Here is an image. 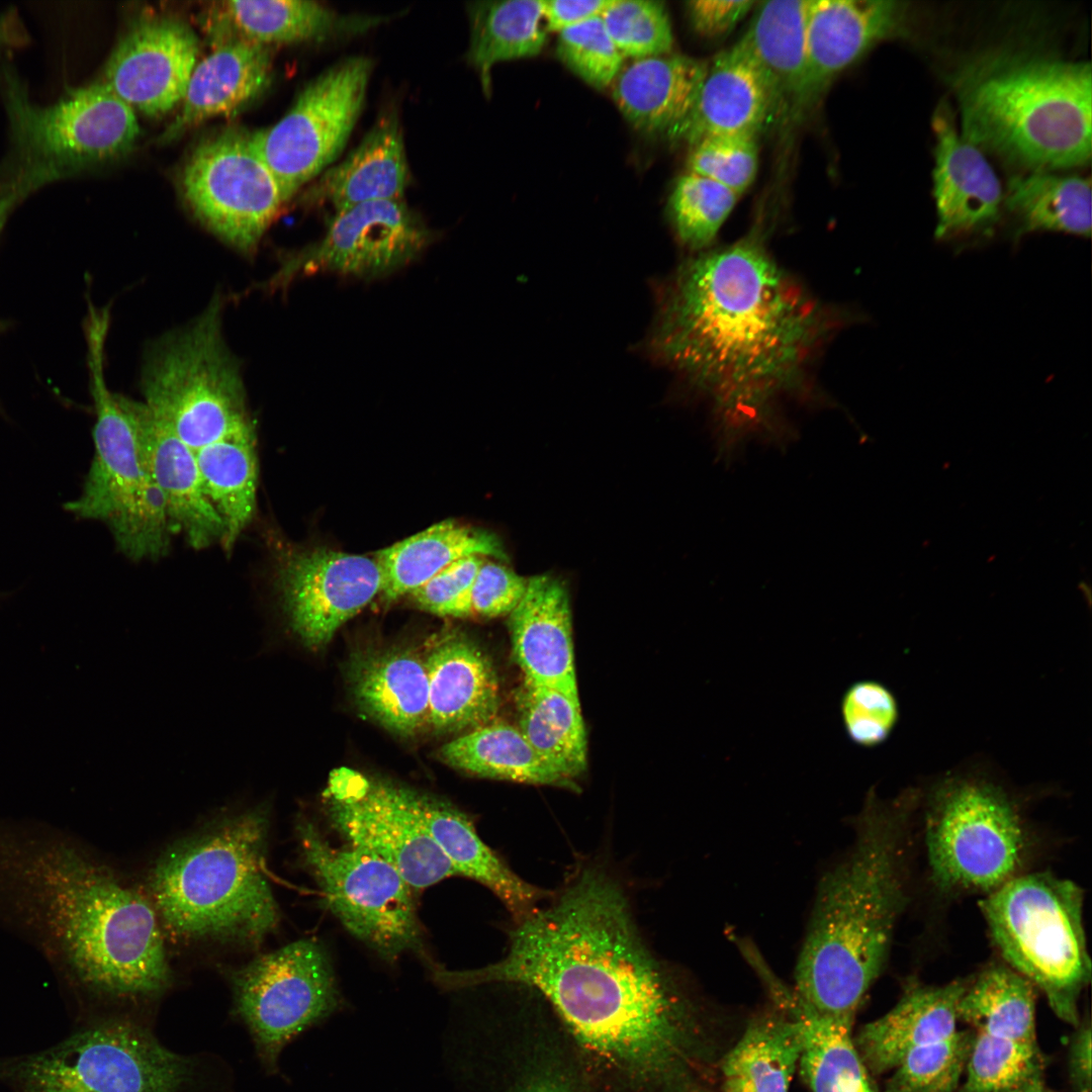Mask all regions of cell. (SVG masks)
<instances>
[{
	"mask_svg": "<svg viewBox=\"0 0 1092 1092\" xmlns=\"http://www.w3.org/2000/svg\"><path fill=\"white\" fill-rule=\"evenodd\" d=\"M470 38L468 64L485 93L490 73L499 62L537 56L547 37L542 0L479 1L468 5Z\"/></svg>",
	"mask_w": 1092,
	"mask_h": 1092,
	"instance_id": "74e56055",
	"label": "cell"
},
{
	"mask_svg": "<svg viewBox=\"0 0 1092 1092\" xmlns=\"http://www.w3.org/2000/svg\"><path fill=\"white\" fill-rule=\"evenodd\" d=\"M441 759L460 770L496 780L532 785H573L549 765L529 744L518 727L490 722L447 742Z\"/></svg>",
	"mask_w": 1092,
	"mask_h": 1092,
	"instance_id": "60d3db41",
	"label": "cell"
},
{
	"mask_svg": "<svg viewBox=\"0 0 1092 1092\" xmlns=\"http://www.w3.org/2000/svg\"><path fill=\"white\" fill-rule=\"evenodd\" d=\"M0 95L8 125L0 196L16 204L44 186L120 158L140 134L134 110L102 81L39 104L5 61Z\"/></svg>",
	"mask_w": 1092,
	"mask_h": 1092,
	"instance_id": "52a82bcc",
	"label": "cell"
},
{
	"mask_svg": "<svg viewBox=\"0 0 1092 1092\" xmlns=\"http://www.w3.org/2000/svg\"><path fill=\"white\" fill-rule=\"evenodd\" d=\"M456 982L542 995L613 1086L696 1092L698 1004L681 974L648 946L623 885L603 866L580 867L515 922L499 961L458 971Z\"/></svg>",
	"mask_w": 1092,
	"mask_h": 1092,
	"instance_id": "6da1fadb",
	"label": "cell"
},
{
	"mask_svg": "<svg viewBox=\"0 0 1092 1092\" xmlns=\"http://www.w3.org/2000/svg\"><path fill=\"white\" fill-rule=\"evenodd\" d=\"M556 51L568 69L599 90L611 86L624 66L602 16L559 31Z\"/></svg>",
	"mask_w": 1092,
	"mask_h": 1092,
	"instance_id": "c3c4849f",
	"label": "cell"
},
{
	"mask_svg": "<svg viewBox=\"0 0 1092 1092\" xmlns=\"http://www.w3.org/2000/svg\"><path fill=\"white\" fill-rule=\"evenodd\" d=\"M840 711L848 738L868 748L884 743L899 720V705L894 694L872 679L849 686L842 696Z\"/></svg>",
	"mask_w": 1092,
	"mask_h": 1092,
	"instance_id": "681fc988",
	"label": "cell"
},
{
	"mask_svg": "<svg viewBox=\"0 0 1092 1092\" xmlns=\"http://www.w3.org/2000/svg\"><path fill=\"white\" fill-rule=\"evenodd\" d=\"M518 728L549 765L572 782L587 764V741L578 695L526 679L516 695Z\"/></svg>",
	"mask_w": 1092,
	"mask_h": 1092,
	"instance_id": "e575fe53",
	"label": "cell"
},
{
	"mask_svg": "<svg viewBox=\"0 0 1092 1092\" xmlns=\"http://www.w3.org/2000/svg\"><path fill=\"white\" fill-rule=\"evenodd\" d=\"M774 120V102L764 80L734 44L708 63L689 112L665 135L693 147L714 136L756 138Z\"/></svg>",
	"mask_w": 1092,
	"mask_h": 1092,
	"instance_id": "603a6c76",
	"label": "cell"
},
{
	"mask_svg": "<svg viewBox=\"0 0 1092 1092\" xmlns=\"http://www.w3.org/2000/svg\"><path fill=\"white\" fill-rule=\"evenodd\" d=\"M1034 985L1005 963H992L968 980L958 1016L988 1035L1036 1045Z\"/></svg>",
	"mask_w": 1092,
	"mask_h": 1092,
	"instance_id": "b9f144b4",
	"label": "cell"
},
{
	"mask_svg": "<svg viewBox=\"0 0 1092 1092\" xmlns=\"http://www.w3.org/2000/svg\"><path fill=\"white\" fill-rule=\"evenodd\" d=\"M350 681L358 706L386 729L413 735L428 725L426 666L404 648L371 650L355 656Z\"/></svg>",
	"mask_w": 1092,
	"mask_h": 1092,
	"instance_id": "d6a6232c",
	"label": "cell"
},
{
	"mask_svg": "<svg viewBox=\"0 0 1092 1092\" xmlns=\"http://www.w3.org/2000/svg\"><path fill=\"white\" fill-rule=\"evenodd\" d=\"M1036 1045L975 1031L966 1077L957 1092H1053Z\"/></svg>",
	"mask_w": 1092,
	"mask_h": 1092,
	"instance_id": "ee69618b",
	"label": "cell"
},
{
	"mask_svg": "<svg viewBox=\"0 0 1092 1092\" xmlns=\"http://www.w3.org/2000/svg\"><path fill=\"white\" fill-rule=\"evenodd\" d=\"M371 59L346 58L311 80L275 124L250 133L286 201L344 149L364 106Z\"/></svg>",
	"mask_w": 1092,
	"mask_h": 1092,
	"instance_id": "5bb4252c",
	"label": "cell"
},
{
	"mask_svg": "<svg viewBox=\"0 0 1092 1092\" xmlns=\"http://www.w3.org/2000/svg\"><path fill=\"white\" fill-rule=\"evenodd\" d=\"M410 790L341 767L324 797L331 825L348 846L384 859L414 890H423L456 872L426 830Z\"/></svg>",
	"mask_w": 1092,
	"mask_h": 1092,
	"instance_id": "2e32d148",
	"label": "cell"
},
{
	"mask_svg": "<svg viewBox=\"0 0 1092 1092\" xmlns=\"http://www.w3.org/2000/svg\"><path fill=\"white\" fill-rule=\"evenodd\" d=\"M512 652L524 679L578 695L571 608L565 583L542 574L510 614Z\"/></svg>",
	"mask_w": 1092,
	"mask_h": 1092,
	"instance_id": "d4e9b609",
	"label": "cell"
},
{
	"mask_svg": "<svg viewBox=\"0 0 1092 1092\" xmlns=\"http://www.w3.org/2000/svg\"><path fill=\"white\" fill-rule=\"evenodd\" d=\"M739 195L703 176L679 177L669 198V212L679 241L692 250L707 248L733 210Z\"/></svg>",
	"mask_w": 1092,
	"mask_h": 1092,
	"instance_id": "f6af8a7d",
	"label": "cell"
},
{
	"mask_svg": "<svg viewBox=\"0 0 1092 1092\" xmlns=\"http://www.w3.org/2000/svg\"><path fill=\"white\" fill-rule=\"evenodd\" d=\"M296 833L326 905L353 936L386 961L422 952L415 890L396 869L368 851L331 845L307 820Z\"/></svg>",
	"mask_w": 1092,
	"mask_h": 1092,
	"instance_id": "4fadbf2b",
	"label": "cell"
},
{
	"mask_svg": "<svg viewBox=\"0 0 1092 1092\" xmlns=\"http://www.w3.org/2000/svg\"><path fill=\"white\" fill-rule=\"evenodd\" d=\"M0 914L93 990L153 996L170 984L149 897L65 836L0 825Z\"/></svg>",
	"mask_w": 1092,
	"mask_h": 1092,
	"instance_id": "3957f363",
	"label": "cell"
},
{
	"mask_svg": "<svg viewBox=\"0 0 1092 1092\" xmlns=\"http://www.w3.org/2000/svg\"><path fill=\"white\" fill-rule=\"evenodd\" d=\"M975 1032L956 1031L910 1051L893 1070L882 1092H957Z\"/></svg>",
	"mask_w": 1092,
	"mask_h": 1092,
	"instance_id": "bcb514c9",
	"label": "cell"
},
{
	"mask_svg": "<svg viewBox=\"0 0 1092 1092\" xmlns=\"http://www.w3.org/2000/svg\"><path fill=\"white\" fill-rule=\"evenodd\" d=\"M27 40L24 25L15 10L0 12V67L8 53Z\"/></svg>",
	"mask_w": 1092,
	"mask_h": 1092,
	"instance_id": "6f0895ef",
	"label": "cell"
},
{
	"mask_svg": "<svg viewBox=\"0 0 1092 1092\" xmlns=\"http://www.w3.org/2000/svg\"><path fill=\"white\" fill-rule=\"evenodd\" d=\"M1003 205L1019 221L1016 237L1038 231L1091 236L1090 178L1022 171L1008 180Z\"/></svg>",
	"mask_w": 1092,
	"mask_h": 1092,
	"instance_id": "f35d334b",
	"label": "cell"
},
{
	"mask_svg": "<svg viewBox=\"0 0 1092 1092\" xmlns=\"http://www.w3.org/2000/svg\"><path fill=\"white\" fill-rule=\"evenodd\" d=\"M483 558L458 559L410 595L421 609L432 614L458 618L471 616V587Z\"/></svg>",
	"mask_w": 1092,
	"mask_h": 1092,
	"instance_id": "816d5d0a",
	"label": "cell"
},
{
	"mask_svg": "<svg viewBox=\"0 0 1092 1092\" xmlns=\"http://www.w3.org/2000/svg\"><path fill=\"white\" fill-rule=\"evenodd\" d=\"M689 172L715 181L736 194L753 182L758 167L755 136L725 135L702 140L692 147Z\"/></svg>",
	"mask_w": 1092,
	"mask_h": 1092,
	"instance_id": "f907efd6",
	"label": "cell"
},
{
	"mask_svg": "<svg viewBox=\"0 0 1092 1092\" xmlns=\"http://www.w3.org/2000/svg\"><path fill=\"white\" fill-rule=\"evenodd\" d=\"M779 1007L753 1019L723 1061L724 1079L744 1092H789L803 1033L799 1019Z\"/></svg>",
	"mask_w": 1092,
	"mask_h": 1092,
	"instance_id": "d590c367",
	"label": "cell"
},
{
	"mask_svg": "<svg viewBox=\"0 0 1092 1092\" xmlns=\"http://www.w3.org/2000/svg\"><path fill=\"white\" fill-rule=\"evenodd\" d=\"M230 980L235 1011L270 1068L290 1040L341 1005L330 958L312 939L261 954L232 971Z\"/></svg>",
	"mask_w": 1092,
	"mask_h": 1092,
	"instance_id": "9a60e30c",
	"label": "cell"
},
{
	"mask_svg": "<svg viewBox=\"0 0 1092 1092\" xmlns=\"http://www.w3.org/2000/svg\"><path fill=\"white\" fill-rule=\"evenodd\" d=\"M506 559L500 541L487 531L453 520L437 523L375 553L386 602L410 595L454 561L468 557Z\"/></svg>",
	"mask_w": 1092,
	"mask_h": 1092,
	"instance_id": "836d02e7",
	"label": "cell"
},
{
	"mask_svg": "<svg viewBox=\"0 0 1092 1092\" xmlns=\"http://www.w3.org/2000/svg\"><path fill=\"white\" fill-rule=\"evenodd\" d=\"M602 19L624 59L639 60L671 52L672 29L661 1L614 0Z\"/></svg>",
	"mask_w": 1092,
	"mask_h": 1092,
	"instance_id": "7dc6e473",
	"label": "cell"
},
{
	"mask_svg": "<svg viewBox=\"0 0 1092 1092\" xmlns=\"http://www.w3.org/2000/svg\"><path fill=\"white\" fill-rule=\"evenodd\" d=\"M181 189L196 217L244 252L257 247L287 202L250 133L239 129L224 130L194 149L182 170Z\"/></svg>",
	"mask_w": 1092,
	"mask_h": 1092,
	"instance_id": "e0dca14e",
	"label": "cell"
},
{
	"mask_svg": "<svg viewBox=\"0 0 1092 1092\" xmlns=\"http://www.w3.org/2000/svg\"><path fill=\"white\" fill-rule=\"evenodd\" d=\"M422 822L456 875L490 890L515 922L533 913L553 894L520 878L478 835L470 818L451 803L410 790Z\"/></svg>",
	"mask_w": 1092,
	"mask_h": 1092,
	"instance_id": "4316f807",
	"label": "cell"
},
{
	"mask_svg": "<svg viewBox=\"0 0 1092 1092\" xmlns=\"http://www.w3.org/2000/svg\"><path fill=\"white\" fill-rule=\"evenodd\" d=\"M224 10L239 37L265 47L325 40L375 23L374 18L347 17L308 0H233L224 3Z\"/></svg>",
	"mask_w": 1092,
	"mask_h": 1092,
	"instance_id": "ab89813d",
	"label": "cell"
},
{
	"mask_svg": "<svg viewBox=\"0 0 1092 1092\" xmlns=\"http://www.w3.org/2000/svg\"><path fill=\"white\" fill-rule=\"evenodd\" d=\"M906 14L892 0H808L806 103L876 42L897 32Z\"/></svg>",
	"mask_w": 1092,
	"mask_h": 1092,
	"instance_id": "cb8c5ba5",
	"label": "cell"
},
{
	"mask_svg": "<svg viewBox=\"0 0 1092 1092\" xmlns=\"http://www.w3.org/2000/svg\"><path fill=\"white\" fill-rule=\"evenodd\" d=\"M807 4L808 0L760 3L735 43L764 80L776 120L794 118L807 108Z\"/></svg>",
	"mask_w": 1092,
	"mask_h": 1092,
	"instance_id": "f1b7e54d",
	"label": "cell"
},
{
	"mask_svg": "<svg viewBox=\"0 0 1092 1092\" xmlns=\"http://www.w3.org/2000/svg\"><path fill=\"white\" fill-rule=\"evenodd\" d=\"M751 0H695L687 3L694 29L706 37L729 32L752 9Z\"/></svg>",
	"mask_w": 1092,
	"mask_h": 1092,
	"instance_id": "db71d44e",
	"label": "cell"
},
{
	"mask_svg": "<svg viewBox=\"0 0 1092 1092\" xmlns=\"http://www.w3.org/2000/svg\"><path fill=\"white\" fill-rule=\"evenodd\" d=\"M979 906L1004 963L1077 1027L1079 998L1091 979L1083 890L1048 872H1026L983 896Z\"/></svg>",
	"mask_w": 1092,
	"mask_h": 1092,
	"instance_id": "30bf717a",
	"label": "cell"
},
{
	"mask_svg": "<svg viewBox=\"0 0 1092 1092\" xmlns=\"http://www.w3.org/2000/svg\"><path fill=\"white\" fill-rule=\"evenodd\" d=\"M614 0H542L543 19L547 32H559L567 27L602 16Z\"/></svg>",
	"mask_w": 1092,
	"mask_h": 1092,
	"instance_id": "11a10c76",
	"label": "cell"
},
{
	"mask_svg": "<svg viewBox=\"0 0 1092 1092\" xmlns=\"http://www.w3.org/2000/svg\"><path fill=\"white\" fill-rule=\"evenodd\" d=\"M270 809L223 815L164 851L148 897L164 934L179 941L257 945L279 923L265 873Z\"/></svg>",
	"mask_w": 1092,
	"mask_h": 1092,
	"instance_id": "8992f818",
	"label": "cell"
},
{
	"mask_svg": "<svg viewBox=\"0 0 1092 1092\" xmlns=\"http://www.w3.org/2000/svg\"><path fill=\"white\" fill-rule=\"evenodd\" d=\"M435 235L403 198L357 204L335 211L323 239L289 256L274 284L318 271L382 278L419 258Z\"/></svg>",
	"mask_w": 1092,
	"mask_h": 1092,
	"instance_id": "ac0fdd59",
	"label": "cell"
},
{
	"mask_svg": "<svg viewBox=\"0 0 1092 1092\" xmlns=\"http://www.w3.org/2000/svg\"><path fill=\"white\" fill-rule=\"evenodd\" d=\"M152 476L162 493L170 531L200 550L223 538V525L200 477L195 451L160 422L144 402L123 396Z\"/></svg>",
	"mask_w": 1092,
	"mask_h": 1092,
	"instance_id": "7402d4cb",
	"label": "cell"
},
{
	"mask_svg": "<svg viewBox=\"0 0 1092 1092\" xmlns=\"http://www.w3.org/2000/svg\"><path fill=\"white\" fill-rule=\"evenodd\" d=\"M527 584L528 578L508 566L483 560L471 587V615L484 618L510 615L524 597Z\"/></svg>",
	"mask_w": 1092,
	"mask_h": 1092,
	"instance_id": "f5cc1de1",
	"label": "cell"
},
{
	"mask_svg": "<svg viewBox=\"0 0 1092 1092\" xmlns=\"http://www.w3.org/2000/svg\"><path fill=\"white\" fill-rule=\"evenodd\" d=\"M408 180L398 114L389 110L342 162L322 174L309 199L329 203L335 211L365 202L402 199Z\"/></svg>",
	"mask_w": 1092,
	"mask_h": 1092,
	"instance_id": "4dcf8cb0",
	"label": "cell"
},
{
	"mask_svg": "<svg viewBox=\"0 0 1092 1092\" xmlns=\"http://www.w3.org/2000/svg\"><path fill=\"white\" fill-rule=\"evenodd\" d=\"M1 330H2V324H0V332H1Z\"/></svg>",
	"mask_w": 1092,
	"mask_h": 1092,
	"instance_id": "6125c7cd",
	"label": "cell"
},
{
	"mask_svg": "<svg viewBox=\"0 0 1092 1092\" xmlns=\"http://www.w3.org/2000/svg\"><path fill=\"white\" fill-rule=\"evenodd\" d=\"M724 1092H744L743 1089L734 1081L724 1079Z\"/></svg>",
	"mask_w": 1092,
	"mask_h": 1092,
	"instance_id": "94428289",
	"label": "cell"
},
{
	"mask_svg": "<svg viewBox=\"0 0 1092 1092\" xmlns=\"http://www.w3.org/2000/svg\"><path fill=\"white\" fill-rule=\"evenodd\" d=\"M827 327L760 239L748 237L677 268L650 344L712 401L716 454L728 464L752 439L785 449L797 437L778 398L799 390Z\"/></svg>",
	"mask_w": 1092,
	"mask_h": 1092,
	"instance_id": "7a4b0ae2",
	"label": "cell"
},
{
	"mask_svg": "<svg viewBox=\"0 0 1092 1092\" xmlns=\"http://www.w3.org/2000/svg\"><path fill=\"white\" fill-rule=\"evenodd\" d=\"M8 1068L22 1092H179L192 1076L193 1061L166 1049L144 1027L113 1019Z\"/></svg>",
	"mask_w": 1092,
	"mask_h": 1092,
	"instance_id": "7c38bea8",
	"label": "cell"
},
{
	"mask_svg": "<svg viewBox=\"0 0 1092 1092\" xmlns=\"http://www.w3.org/2000/svg\"><path fill=\"white\" fill-rule=\"evenodd\" d=\"M1069 1074L1075 1092H1091V1027L1089 1021L1077 1026L1069 1050Z\"/></svg>",
	"mask_w": 1092,
	"mask_h": 1092,
	"instance_id": "9f6ffc18",
	"label": "cell"
},
{
	"mask_svg": "<svg viewBox=\"0 0 1092 1092\" xmlns=\"http://www.w3.org/2000/svg\"><path fill=\"white\" fill-rule=\"evenodd\" d=\"M195 457L205 493L223 525L220 544L231 551L256 513V433L208 444L196 450Z\"/></svg>",
	"mask_w": 1092,
	"mask_h": 1092,
	"instance_id": "8d00e7d4",
	"label": "cell"
},
{
	"mask_svg": "<svg viewBox=\"0 0 1092 1092\" xmlns=\"http://www.w3.org/2000/svg\"><path fill=\"white\" fill-rule=\"evenodd\" d=\"M271 75L268 47L241 37L219 44L196 64L180 110L161 141L171 142L208 118L238 112L267 89Z\"/></svg>",
	"mask_w": 1092,
	"mask_h": 1092,
	"instance_id": "83f0119b",
	"label": "cell"
},
{
	"mask_svg": "<svg viewBox=\"0 0 1092 1092\" xmlns=\"http://www.w3.org/2000/svg\"><path fill=\"white\" fill-rule=\"evenodd\" d=\"M788 1009L802 1026L799 1065L811 1092H873L851 1036L852 1020L818 1014L796 998Z\"/></svg>",
	"mask_w": 1092,
	"mask_h": 1092,
	"instance_id": "7bdbcfd3",
	"label": "cell"
},
{
	"mask_svg": "<svg viewBox=\"0 0 1092 1092\" xmlns=\"http://www.w3.org/2000/svg\"><path fill=\"white\" fill-rule=\"evenodd\" d=\"M376 559L326 548L301 550L280 565L278 587L288 625L309 649L326 645L337 630L378 593Z\"/></svg>",
	"mask_w": 1092,
	"mask_h": 1092,
	"instance_id": "d6986e66",
	"label": "cell"
},
{
	"mask_svg": "<svg viewBox=\"0 0 1092 1092\" xmlns=\"http://www.w3.org/2000/svg\"><path fill=\"white\" fill-rule=\"evenodd\" d=\"M87 364L96 422L95 454L81 495L66 509L84 519L103 522L116 546L129 559L161 558L169 549L170 531L165 503L124 402L104 376L109 318L86 317Z\"/></svg>",
	"mask_w": 1092,
	"mask_h": 1092,
	"instance_id": "9c48e42d",
	"label": "cell"
},
{
	"mask_svg": "<svg viewBox=\"0 0 1092 1092\" xmlns=\"http://www.w3.org/2000/svg\"><path fill=\"white\" fill-rule=\"evenodd\" d=\"M968 980L907 988L891 1010L859 1031L855 1045L866 1068L877 1075L894 1070L910 1051L953 1034Z\"/></svg>",
	"mask_w": 1092,
	"mask_h": 1092,
	"instance_id": "f546056e",
	"label": "cell"
},
{
	"mask_svg": "<svg viewBox=\"0 0 1092 1092\" xmlns=\"http://www.w3.org/2000/svg\"><path fill=\"white\" fill-rule=\"evenodd\" d=\"M917 790L928 879L940 896H986L1026 873L1035 837L1006 786L958 769Z\"/></svg>",
	"mask_w": 1092,
	"mask_h": 1092,
	"instance_id": "ba28073f",
	"label": "cell"
},
{
	"mask_svg": "<svg viewBox=\"0 0 1092 1092\" xmlns=\"http://www.w3.org/2000/svg\"><path fill=\"white\" fill-rule=\"evenodd\" d=\"M198 51V38L185 22L145 19L118 40L100 81L133 110L160 116L181 104Z\"/></svg>",
	"mask_w": 1092,
	"mask_h": 1092,
	"instance_id": "ffe728a7",
	"label": "cell"
},
{
	"mask_svg": "<svg viewBox=\"0 0 1092 1092\" xmlns=\"http://www.w3.org/2000/svg\"><path fill=\"white\" fill-rule=\"evenodd\" d=\"M708 62L679 54L632 60L612 83L624 117L647 133H666L689 112Z\"/></svg>",
	"mask_w": 1092,
	"mask_h": 1092,
	"instance_id": "1f68e13d",
	"label": "cell"
},
{
	"mask_svg": "<svg viewBox=\"0 0 1092 1092\" xmlns=\"http://www.w3.org/2000/svg\"><path fill=\"white\" fill-rule=\"evenodd\" d=\"M949 83L963 139L1026 171L1083 167L1092 154V72L1031 49H989L964 59Z\"/></svg>",
	"mask_w": 1092,
	"mask_h": 1092,
	"instance_id": "5b68a950",
	"label": "cell"
},
{
	"mask_svg": "<svg viewBox=\"0 0 1092 1092\" xmlns=\"http://www.w3.org/2000/svg\"><path fill=\"white\" fill-rule=\"evenodd\" d=\"M214 299L194 324L163 340L148 358L144 403L194 451L255 432L239 368L221 335Z\"/></svg>",
	"mask_w": 1092,
	"mask_h": 1092,
	"instance_id": "8fae6325",
	"label": "cell"
},
{
	"mask_svg": "<svg viewBox=\"0 0 1092 1092\" xmlns=\"http://www.w3.org/2000/svg\"><path fill=\"white\" fill-rule=\"evenodd\" d=\"M424 662L428 725L438 732H456L492 722L499 708L496 672L471 639L459 631H445L433 640Z\"/></svg>",
	"mask_w": 1092,
	"mask_h": 1092,
	"instance_id": "484cf974",
	"label": "cell"
},
{
	"mask_svg": "<svg viewBox=\"0 0 1092 1092\" xmlns=\"http://www.w3.org/2000/svg\"><path fill=\"white\" fill-rule=\"evenodd\" d=\"M931 124L935 136V237L946 240L991 234L1004 201L998 176L984 153L963 139L947 102L938 104Z\"/></svg>",
	"mask_w": 1092,
	"mask_h": 1092,
	"instance_id": "44dd1931",
	"label": "cell"
},
{
	"mask_svg": "<svg viewBox=\"0 0 1092 1092\" xmlns=\"http://www.w3.org/2000/svg\"><path fill=\"white\" fill-rule=\"evenodd\" d=\"M918 792L874 789L852 819L849 848L820 878L795 968L794 994L810 1010L853 1020L881 975L910 898Z\"/></svg>",
	"mask_w": 1092,
	"mask_h": 1092,
	"instance_id": "277c9868",
	"label": "cell"
},
{
	"mask_svg": "<svg viewBox=\"0 0 1092 1092\" xmlns=\"http://www.w3.org/2000/svg\"><path fill=\"white\" fill-rule=\"evenodd\" d=\"M521 1092H575L566 1082L549 1074L531 1080Z\"/></svg>",
	"mask_w": 1092,
	"mask_h": 1092,
	"instance_id": "680465c9",
	"label": "cell"
},
{
	"mask_svg": "<svg viewBox=\"0 0 1092 1092\" xmlns=\"http://www.w3.org/2000/svg\"><path fill=\"white\" fill-rule=\"evenodd\" d=\"M16 203L9 198L0 196V233L6 222V219L10 211L15 207Z\"/></svg>",
	"mask_w": 1092,
	"mask_h": 1092,
	"instance_id": "91938a15",
	"label": "cell"
}]
</instances>
